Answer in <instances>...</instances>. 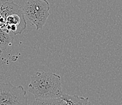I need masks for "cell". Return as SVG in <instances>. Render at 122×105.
<instances>
[{
    "label": "cell",
    "instance_id": "obj_1",
    "mask_svg": "<svg viewBox=\"0 0 122 105\" xmlns=\"http://www.w3.org/2000/svg\"><path fill=\"white\" fill-rule=\"evenodd\" d=\"M61 77L52 72H37L31 75L28 90L36 98H57L63 95Z\"/></svg>",
    "mask_w": 122,
    "mask_h": 105
},
{
    "label": "cell",
    "instance_id": "obj_5",
    "mask_svg": "<svg viewBox=\"0 0 122 105\" xmlns=\"http://www.w3.org/2000/svg\"><path fill=\"white\" fill-rule=\"evenodd\" d=\"M61 98L64 101V105H91L88 97L85 98L77 95H70L63 94Z\"/></svg>",
    "mask_w": 122,
    "mask_h": 105
},
{
    "label": "cell",
    "instance_id": "obj_4",
    "mask_svg": "<svg viewBox=\"0 0 122 105\" xmlns=\"http://www.w3.org/2000/svg\"><path fill=\"white\" fill-rule=\"evenodd\" d=\"M0 105H29L23 86L0 83Z\"/></svg>",
    "mask_w": 122,
    "mask_h": 105
},
{
    "label": "cell",
    "instance_id": "obj_2",
    "mask_svg": "<svg viewBox=\"0 0 122 105\" xmlns=\"http://www.w3.org/2000/svg\"><path fill=\"white\" fill-rule=\"evenodd\" d=\"M0 16L4 20V31L14 35L21 34L26 27L22 7L14 1L4 2L0 5Z\"/></svg>",
    "mask_w": 122,
    "mask_h": 105
},
{
    "label": "cell",
    "instance_id": "obj_7",
    "mask_svg": "<svg viewBox=\"0 0 122 105\" xmlns=\"http://www.w3.org/2000/svg\"><path fill=\"white\" fill-rule=\"evenodd\" d=\"M32 105H64V101L61 98H36Z\"/></svg>",
    "mask_w": 122,
    "mask_h": 105
},
{
    "label": "cell",
    "instance_id": "obj_3",
    "mask_svg": "<svg viewBox=\"0 0 122 105\" xmlns=\"http://www.w3.org/2000/svg\"><path fill=\"white\" fill-rule=\"evenodd\" d=\"M22 9L25 19L35 26L36 30L43 28L50 15L49 4L46 0H29Z\"/></svg>",
    "mask_w": 122,
    "mask_h": 105
},
{
    "label": "cell",
    "instance_id": "obj_6",
    "mask_svg": "<svg viewBox=\"0 0 122 105\" xmlns=\"http://www.w3.org/2000/svg\"><path fill=\"white\" fill-rule=\"evenodd\" d=\"M14 38L10 34H7L0 28V49L5 50L13 43Z\"/></svg>",
    "mask_w": 122,
    "mask_h": 105
},
{
    "label": "cell",
    "instance_id": "obj_8",
    "mask_svg": "<svg viewBox=\"0 0 122 105\" xmlns=\"http://www.w3.org/2000/svg\"><path fill=\"white\" fill-rule=\"evenodd\" d=\"M2 52H3V51H2V50H1V49H0V56H1V55Z\"/></svg>",
    "mask_w": 122,
    "mask_h": 105
}]
</instances>
